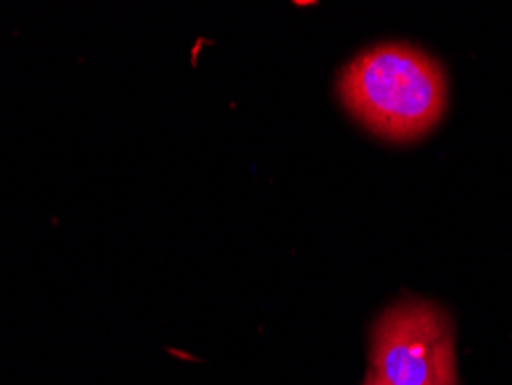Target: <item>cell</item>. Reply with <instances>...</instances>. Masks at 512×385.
Returning a JSON list of instances; mask_svg holds the SVG:
<instances>
[{
	"label": "cell",
	"mask_w": 512,
	"mask_h": 385,
	"mask_svg": "<svg viewBox=\"0 0 512 385\" xmlns=\"http://www.w3.org/2000/svg\"><path fill=\"white\" fill-rule=\"evenodd\" d=\"M340 100L374 137L411 143L441 123L448 77L439 60L402 42L365 49L337 79Z\"/></svg>",
	"instance_id": "obj_1"
},
{
	"label": "cell",
	"mask_w": 512,
	"mask_h": 385,
	"mask_svg": "<svg viewBox=\"0 0 512 385\" xmlns=\"http://www.w3.org/2000/svg\"><path fill=\"white\" fill-rule=\"evenodd\" d=\"M365 385H457L455 323L420 298L390 305L372 326Z\"/></svg>",
	"instance_id": "obj_2"
}]
</instances>
